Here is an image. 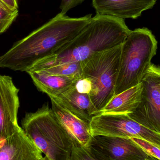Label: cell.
<instances>
[{
	"label": "cell",
	"instance_id": "obj_11",
	"mask_svg": "<svg viewBox=\"0 0 160 160\" xmlns=\"http://www.w3.org/2000/svg\"><path fill=\"white\" fill-rule=\"evenodd\" d=\"M50 98L55 118L69 137L72 146L89 147L92 138L89 123L72 113L52 98Z\"/></svg>",
	"mask_w": 160,
	"mask_h": 160
},
{
	"label": "cell",
	"instance_id": "obj_22",
	"mask_svg": "<svg viewBox=\"0 0 160 160\" xmlns=\"http://www.w3.org/2000/svg\"><path fill=\"white\" fill-rule=\"evenodd\" d=\"M0 2L11 10L18 9V0H0Z\"/></svg>",
	"mask_w": 160,
	"mask_h": 160
},
{
	"label": "cell",
	"instance_id": "obj_12",
	"mask_svg": "<svg viewBox=\"0 0 160 160\" xmlns=\"http://www.w3.org/2000/svg\"><path fill=\"white\" fill-rule=\"evenodd\" d=\"M157 0H92L97 14L120 18L136 19L152 8Z\"/></svg>",
	"mask_w": 160,
	"mask_h": 160
},
{
	"label": "cell",
	"instance_id": "obj_8",
	"mask_svg": "<svg viewBox=\"0 0 160 160\" xmlns=\"http://www.w3.org/2000/svg\"><path fill=\"white\" fill-rule=\"evenodd\" d=\"M90 148L97 160H153L131 138L92 136Z\"/></svg>",
	"mask_w": 160,
	"mask_h": 160
},
{
	"label": "cell",
	"instance_id": "obj_3",
	"mask_svg": "<svg viewBox=\"0 0 160 160\" xmlns=\"http://www.w3.org/2000/svg\"><path fill=\"white\" fill-rule=\"evenodd\" d=\"M158 44L156 37L148 28L131 30L122 44L115 95L141 82L152 64V58L157 54Z\"/></svg>",
	"mask_w": 160,
	"mask_h": 160
},
{
	"label": "cell",
	"instance_id": "obj_17",
	"mask_svg": "<svg viewBox=\"0 0 160 160\" xmlns=\"http://www.w3.org/2000/svg\"><path fill=\"white\" fill-rule=\"evenodd\" d=\"M18 15V9L12 10L0 7V34L5 32Z\"/></svg>",
	"mask_w": 160,
	"mask_h": 160
},
{
	"label": "cell",
	"instance_id": "obj_23",
	"mask_svg": "<svg viewBox=\"0 0 160 160\" xmlns=\"http://www.w3.org/2000/svg\"><path fill=\"white\" fill-rule=\"evenodd\" d=\"M0 7L7 8H8L7 7H6L1 2H0Z\"/></svg>",
	"mask_w": 160,
	"mask_h": 160
},
{
	"label": "cell",
	"instance_id": "obj_2",
	"mask_svg": "<svg viewBox=\"0 0 160 160\" xmlns=\"http://www.w3.org/2000/svg\"><path fill=\"white\" fill-rule=\"evenodd\" d=\"M131 31L124 19L97 13L75 38L36 62L28 71L82 62L95 53L121 45Z\"/></svg>",
	"mask_w": 160,
	"mask_h": 160
},
{
	"label": "cell",
	"instance_id": "obj_6",
	"mask_svg": "<svg viewBox=\"0 0 160 160\" xmlns=\"http://www.w3.org/2000/svg\"><path fill=\"white\" fill-rule=\"evenodd\" d=\"M89 126L92 136L139 138L160 148V133L146 127L128 115L100 114L93 116Z\"/></svg>",
	"mask_w": 160,
	"mask_h": 160
},
{
	"label": "cell",
	"instance_id": "obj_21",
	"mask_svg": "<svg viewBox=\"0 0 160 160\" xmlns=\"http://www.w3.org/2000/svg\"><path fill=\"white\" fill-rule=\"evenodd\" d=\"M85 0H62L60 8L62 14H66L68 11L81 4Z\"/></svg>",
	"mask_w": 160,
	"mask_h": 160
},
{
	"label": "cell",
	"instance_id": "obj_14",
	"mask_svg": "<svg viewBox=\"0 0 160 160\" xmlns=\"http://www.w3.org/2000/svg\"><path fill=\"white\" fill-rule=\"evenodd\" d=\"M142 88L143 85L141 82L137 85L116 95L100 111L99 114L129 115L132 113L141 102Z\"/></svg>",
	"mask_w": 160,
	"mask_h": 160
},
{
	"label": "cell",
	"instance_id": "obj_5",
	"mask_svg": "<svg viewBox=\"0 0 160 160\" xmlns=\"http://www.w3.org/2000/svg\"><path fill=\"white\" fill-rule=\"evenodd\" d=\"M121 50L122 44L95 53L82 62L83 76L89 78L93 84L89 96L99 114L115 96Z\"/></svg>",
	"mask_w": 160,
	"mask_h": 160
},
{
	"label": "cell",
	"instance_id": "obj_16",
	"mask_svg": "<svg viewBox=\"0 0 160 160\" xmlns=\"http://www.w3.org/2000/svg\"><path fill=\"white\" fill-rule=\"evenodd\" d=\"M42 70L48 74L79 79L82 77V62L66 63L46 68Z\"/></svg>",
	"mask_w": 160,
	"mask_h": 160
},
{
	"label": "cell",
	"instance_id": "obj_10",
	"mask_svg": "<svg viewBox=\"0 0 160 160\" xmlns=\"http://www.w3.org/2000/svg\"><path fill=\"white\" fill-rule=\"evenodd\" d=\"M43 154L19 126L0 142V160H46Z\"/></svg>",
	"mask_w": 160,
	"mask_h": 160
},
{
	"label": "cell",
	"instance_id": "obj_13",
	"mask_svg": "<svg viewBox=\"0 0 160 160\" xmlns=\"http://www.w3.org/2000/svg\"><path fill=\"white\" fill-rule=\"evenodd\" d=\"M81 119L90 123L93 116L99 114L89 95L79 93L74 85L57 96H49Z\"/></svg>",
	"mask_w": 160,
	"mask_h": 160
},
{
	"label": "cell",
	"instance_id": "obj_15",
	"mask_svg": "<svg viewBox=\"0 0 160 160\" xmlns=\"http://www.w3.org/2000/svg\"><path fill=\"white\" fill-rule=\"evenodd\" d=\"M27 72L37 89L48 96L62 94L74 85L78 79L51 75L41 70H31Z\"/></svg>",
	"mask_w": 160,
	"mask_h": 160
},
{
	"label": "cell",
	"instance_id": "obj_19",
	"mask_svg": "<svg viewBox=\"0 0 160 160\" xmlns=\"http://www.w3.org/2000/svg\"><path fill=\"white\" fill-rule=\"evenodd\" d=\"M153 160H160V148L148 141L139 138H131Z\"/></svg>",
	"mask_w": 160,
	"mask_h": 160
},
{
	"label": "cell",
	"instance_id": "obj_18",
	"mask_svg": "<svg viewBox=\"0 0 160 160\" xmlns=\"http://www.w3.org/2000/svg\"><path fill=\"white\" fill-rule=\"evenodd\" d=\"M97 160L89 147L72 146L70 160Z\"/></svg>",
	"mask_w": 160,
	"mask_h": 160
},
{
	"label": "cell",
	"instance_id": "obj_1",
	"mask_svg": "<svg viewBox=\"0 0 160 160\" xmlns=\"http://www.w3.org/2000/svg\"><path fill=\"white\" fill-rule=\"evenodd\" d=\"M91 18L92 14L72 18L59 13L1 55L0 68L26 72L36 62L75 38Z\"/></svg>",
	"mask_w": 160,
	"mask_h": 160
},
{
	"label": "cell",
	"instance_id": "obj_4",
	"mask_svg": "<svg viewBox=\"0 0 160 160\" xmlns=\"http://www.w3.org/2000/svg\"><path fill=\"white\" fill-rule=\"evenodd\" d=\"M21 125L46 160H70L71 141L56 120L48 103L34 112L26 113Z\"/></svg>",
	"mask_w": 160,
	"mask_h": 160
},
{
	"label": "cell",
	"instance_id": "obj_9",
	"mask_svg": "<svg viewBox=\"0 0 160 160\" xmlns=\"http://www.w3.org/2000/svg\"><path fill=\"white\" fill-rule=\"evenodd\" d=\"M19 91L11 77L0 75V142L12 135L19 126Z\"/></svg>",
	"mask_w": 160,
	"mask_h": 160
},
{
	"label": "cell",
	"instance_id": "obj_7",
	"mask_svg": "<svg viewBox=\"0 0 160 160\" xmlns=\"http://www.w3.org/2000/svg\"><path fill=\"white\" fill-rule=\"evenodd\" d=\"M141 102L128 115L151 130L160 133V67L151 64L142 80Z\"/></svg>",
	"mask_w": 160,
	"mask_h": 160
},
{
	"label": "cell",
	"instance_id": "obj_20",
	"mask_svg": "<svg viewBox=\"0 0 160 160\" xmlns=\"http://www.w3.org/2000/svg\"><path fill=\"white\" fill-rule=\"evenodd\" d=\"M74 86L79 93L89 95L93 88V84L89 78L83 76L76 81Z\"/></svg>",
	"mask_w": 160,
	"mask_h": 160
}]
</instances>
